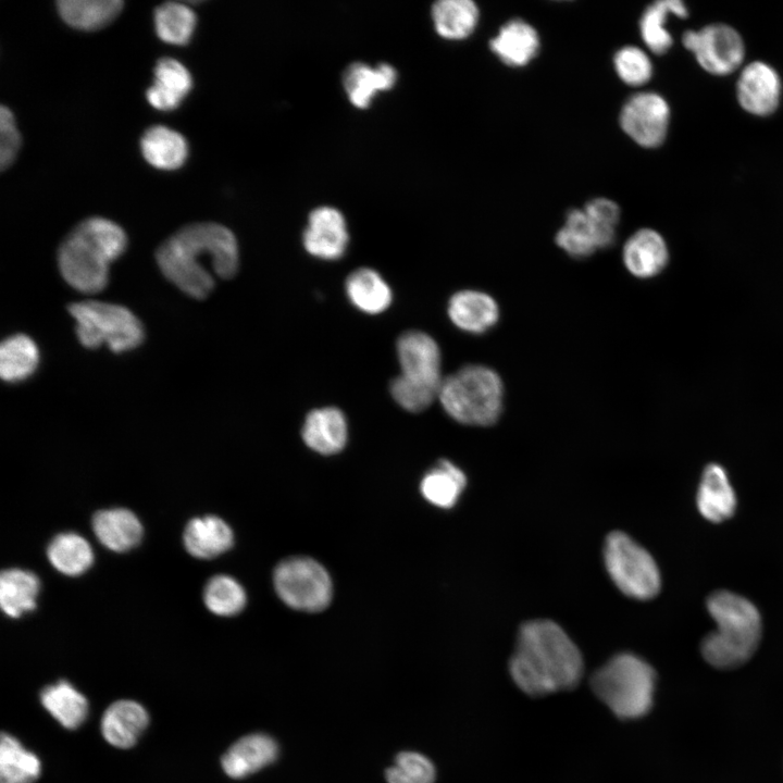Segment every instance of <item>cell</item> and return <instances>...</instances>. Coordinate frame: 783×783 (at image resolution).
Wrapping results in <instances>:
<instances>
[{"mask_svg":"<svg viewBox=\"0 0 783 783\" xmlns=\"http://www.w3.org/2000/svg\"><path fill=\"white\" fill-rule=\"evenodd\" d=\"M156 259L167 281L185 295L202 300L214 289L216 277L229 279L236 275L239 250L227 227L202 222L171 235L157 249Z\"/></svg>","mask_w":783,"mask_h":783,"instance_id":"1","label":"cell"},{"mask_svg":"<svg viewBox=\"0 0 783 783\" xmlns=\"http://www.w3.org/2000/svg\"><path fill=\"white\" fill-rule=\"evenodd\" d=\"M515 686L542 697L574 688L584 672L582 654L566 631L551 620L524 622L508 662Z\"/></svg>","mask_w":783,"mask_h":783,"instance_id":"2","label":"cell"},{"mask_svg":"<svg viewBox=\"0 0 783 783\" xmlns=\"http://www.w3.org/2000/svg\"><path fill=\"white\" fill-rule=\"evenodd\" d=\"M127 237L116 223L94 216L77 224L62 240L58 266L63 279L86 295L102 291L110 264L125 251Z\"/></svg>","mask_w":783,"mask_h":783,"instance_id":"3","label":"cell"},{"mask_svg":"<svg viewBox=\"0 0 783 783\" xmlns=\"http://www.w3.org/2000/svg\"><path fill=\"white\" fill-rule=\"evenodd\" d=\"M707 609L717 624L701 642L704 659L718 669L742 666L755 654L761 637V617L748 599L726 591L711 594Z\"/></svg>","mask_w":783,"mask_h":783,"instance_id":"4","label":"cell"},{"mask_svg":"<svg viewBox=\"0 0 783 783\" xmlns=\"http://www.w3.org/2000/svg\"><path fill=\"white\" fill-rule=\"evenodd\" d=\"M657 674L642 657L619 652L594 671L595 696L620 720H637L652 708Z\"/></svg>","mask_w":783,"mask_h":783,"instance_id":"5","label":"cell"},{"mask_svg":"<svg viewBox=\"0 0 783 783\" xmlns=\"http://www.w3.org/2000/svg\"><path fill=\"white\" fill-rule=\"evenodd\" d=\"M400 374L390 383L394 400L409 412H420L438 397L442 376L440 349L433 337L408 331L396 344Z\"/></svg>","mask_w":783,"mask_h":783,"instance_id":"6","label":"cell"},{"mask_svg":"<svg viewBox=\"0 0 783 783\" xmlns=\"http://www.w3.org/2000/svg\"><path fill=\"white\" fill-rule=\"evenodd\" d=\"M504 394L502 380L495 370L470 364L444 378L437 399L455 421L489 426L501 414Z\"/></svg>","mask_w":783,"mask_h":783,"instance_id":"7","label":"cell"},{"mask_svg":"<svg viewBox=\"0 0 783 783\" xmlns=\"http://www.w3.org/2000/svg\"><path fill=\"white\" fill-rule=\"evenodd\" d=\"M75 320L82 346L98 349L107 344L114 353L130 351L145 340L141 321L126 307L98 300H83L67 307Z\"/></svg>","mask_w":783,"mask_h":783,"instance_id":"8","label":"cell"},{"mask_svg":"<svg viewBox=\"0 0 783 783\" xmlns=\"http://www.w3.org/2000/svg\"><path fill=\"white\" fill-rule=\"evenodd\" d=\"M604 561L609 576L626 596L646 600L661 586L660 572L651 555L623 532H611L604 545Z\"/></svg>","mask_w":783,"mask_h":783,"instance_id":"9","label":"cell"},{"mask_svg":"<svg viewBox=\"0 0 783 783\" xmlns=\"http://www.w3.org/2000/svg\"><path fill=\"white\" fill-rule=\"evenodd\" d=\"M274 586L289 607L302 611H320L332 599V581L319 562L307 557L282 561L274 572Z\"/></svg>","mask_w":783,"mask_h":783,"instance_id":"10","label":"cell"},{"mask_svg":"<svg viewBox=\"0 0 783 783\" xmlns=\"http://www.w3.org/2000/svg\"><path fill=\"white\" fill-rule=\"evenodd\" d=\"M682 44L695 55L699 65L713 75L733 73L745 58L742 36L726 24H711L699 30H687L683 34Z\"/></svg>","mask_w":783,"mask_h":783,"instance_id":"11","label":"cell"},{"mask_svg":"<svg viewBox=\"0 0 783 783\" xmlns=\"http://www.w3.org/2000/svg\"><path fill=\"white\" fill-rule=\"evenodd\" d=\"M619 122L623 132L636 144L645 148H656L667 137L670 108L659 94L638 92L623 104Z\"/></svg>","mask_w":783,"mask_h":783,"instance_id":"12","label":"cell"},{"mask_svg":"<svg viewBox=\"0 0 783 783\" xmlns=\"http://www.w3.org/2000/svg\"><path fill=\"white\" fill-rule=\"evenodd\" d=\"M781 94L782 83L778 72L762 61L747 64L736 83L739 105L758 116L772 114L779 107Z\"/></svg>","mask_w":783,"mask_h":783,"instance_id":"13","label":"cell"},{"mask_svg":"<svg viewBox=\"0 0 783 783\" xmlns=\"http://www.w3.org/2000/svg\"><path fill=\"white\" fill-rule=\"evenodd\" d=\"M349 233L344 215L335 208L314 209L302 235L306 251L322 260H337L346 252Z\"/></svg>","mask_w":783,"mask_h":783,"instance_id":"14","label":"cell"},{"mask_svg":"<svg viewBox=\"0 0 783 783\" xmlns=\"http://www.w3.org/2000/svg\"><path fill=\"white\" fill-rule=\"evenodd\" d=\"M451 323L459 330L480 335L496 325L499 307L488 294L474 289H464L453 294L447 306Z\"/></svg>","mask_w":783,"mask_h":783,"instance_id":"15","label":"cell"},{"mask_svg":"<svg viewBox=\"0 0 783 783\" xmlns=\"http://www.w3.org/2000/svg\"><path fill=\"white\" fill-rule=\"evenodd\" d=\"M622 260L635 277L650 278L659 274L669 261L663 237L651 228H641L624 244Z\"/></svg>","mask_w":783,"mask_h":783,"instance_id":"16","label":"cell"},{"mask_svg":"<svg viewBox=\"0 0 783 783\" xmlns=\"http://www.w3.org/2000/svg\"><path fill=\"white\" fill-rule=\"evenodd\" d=\"M277 753V744L269 735L249 734L228 748L221 759V765L228 776L241 779L272 763Z\"/></svg>","mask_w":783,"mask_h":783,"instance_id":"17","label":"cell"},{"mask_svg":"<svg viewBox=\"0 0 783 783\" xmlns=\"http://www.w3.org/2000/svg\"><path fill=\"white\" fill-rule=\"evenodd\" d=\"M149 723L147 710L137 701L124 699L111 704L104 711L100 729L104 739L117 748L136 744Z\"/></svg>","mask_w":783,"mask_h":783,"instance_id":"18","label":"cell"},{"mask_svg":"<svg viewBox=\"0 0 783 783\" xmlns=\"http://www.w3.org/2000/svg\"><path fill=\"white\" fill-rule=\"evenodd\" d=\"M301 435L312 450L322 455L337 453L347 443L346 417L334 407L314 409L307 415Z\"/></svg>","mask_w":783,"mask_h":783,"instance_id":"19","label":"cell"},{"mask_svg":"<svg viewBox=\"0 0 783 783\" xmlns=\"http://www.w3.org/2000/svg\"><path fill=\"white\" fill-rule=\"evenodd\" d=\"M696 502L700 514L710 522H722L732 517L736 508V495L721 465L710 463L706 467Z\"/></svg>","mask_w":783,"mask_h":783,"instance_id":"20","label":"cell"},{"mask_svg":"<svg viewBox=\"0 0 783 783\" xmlns=\"http://www.w3.org/2000/svg\"><path fill=\"white\" fill-rule=\"evenodd\" d=\"M91 524L100 543L116 552L137 546L144 533L139 519L125 508L100 510L94 514Z\"/></svg>","mask_w":783,"mask_h":783,"instance_id":"21","label":"cell"},{"mask_svg":"<svg viewBox=\"0 0 783 783\" xmlns=\"http://www.w3.org/2000/svg\"><path fill=\"white\" fill-rule=\"evenodd\" d=\"M489 48L505 64L520 67L537 54L539 37L532 25L515 18L500 27L489 41Z\"/></svg>","mask_w":783,"mask_h":783,"instance_id":"22","label":"cell"},{"mask_svg":"<svg viewBox=\"0 0 783 783\" xmlns=\"http://www.w3.org/2000/svg\"><path fill=\"white\" fill-rule=\"evenodd\" d=\"M192 86L191 75L177 60L160 59L154 67L153 84L147 90V100L156 109H175Z\"/></svg>","mask_w":783,"mask_h":783,"instance_id":"23","label":"cell"},{"mask_svg":"<svg viewBox=\"0 0 783 783\" xmlns=\"http://www.w3.org/2000/svg\"><path fill=\"white\" fill-rule=\"evenodd\" d=\"M183 537L187 551L200 559L217 557L234 543L232 529L215 515L191 519L185 527Z\"/></svg>","mask_w":783,"mask_h":783,"instance_id":"24","label":"cell"},{"mask_svg":"<svg viewBox=\"0 0 783 783\" xmlns=\"http://www.w3.org/2000/svg\"><path fill=\"white\" fill-rule=\"evenodd\" d=\"M397 79L395 69L389 64L372 67L365 63L350 64L343 76V84L350 102L360 109L370 105L378 91L390 89Z\"/></svg>","mask_w":783,"mask_h":783,"instance_id":"25","label":"cell"},{"mask_svg":"<svg viewBox=\"0 0 783 783\" xmlns=\"http://www.w3.org/2000/svg\"><path fill=\"white\" fill-rule=\"evenodd\" d=\"M345 289L349 301L368 314L384 312L393 301L389 285L373 269L361 268L350 273Z\"/></svg>","mask_w":783,"mask_h":783,"instance_id":"26","label":"cell"},{"mask_svg":"<svg viewBox=\"0 0 783 783\" xmlns=\"http://www.w3.org/2000/svg\"><path fill=\"white\" fill-rule=\"evenodd\" d=\"M144 158L152 166L175 170L183 165L188 154L186 139L171 128L157 125L148 128L141 137Z\"/></svg>","mask_w":783,"mask_h":783,"instance_id":"27","label":"cell"},{"mask_svg":"<svg viewBox=\"0 0 783 783\" xmlns=\"http://www.w3.org/2000/svg\"><path fill=\"white\" fill-rule=\"evenodd\" d=\"M40 701L44 708L65 729H77L88 716L86 697L64 680L42 688Z\"/></svg>","mask_w":783,"mask_h":783,"instance_id":"28","label":"cell"},{"mask_svg":"<svg viewBox=\"0 0 783 783\" xmlns=\"http://www.w3.org/2000/svg\"><path fill=\"white\" fill-rule=\"evenodd\" d=\"M39 350L25 334L7 337L0 346V375L4 382L20 383L29 378L39 365Z\"/></svg>","mask_w":783,"mask_h":783,"instance_id":"29","label":"cell"},{"mask_svg":"<svg viewBox=\"0 0 783 783\" xmlns=\"http://www.w3.org/2000/svg\"><path fill=\"white\" fill-rule=\"evenodd\" d=\"M40 583L36 574L22 569H7L0 575V605L12 618L36 608Z\"/></svg>","mask_w":783,"mask_h":783,"instance_id":"30","label":"cell"},{"mask_svg":"<svg viewBox=\"0 0 783 783\" xmlns=\"http://www.w3.org/2000/svg\"><path fill=\"white\" fill-rule=\"evenodd\" d=\"M670 14L685 18L688 10L681 0H658L648 5L641 17L642 39L647 48L656 54L666 53L673 44L672 36L666 28Z\"/></svg>","mask_w":783,"mask_h":783,"instance_id":"31","label":"cell"},{"mask_svg":"<svg viewBox=\"0 0 783 783\" xmlns=\"http://www.w3.org/2000/svg\"><path fill=\"white\" fill-rule=\"evenodd\" d=\"M480 17L477 5L471 0H439L432 7V18L439 36L449 40L469 37Z\"/></svg>","mask_w":783,"mask_h":783,"instance_id":"32","label":"cell"},{"mask_svg":"<svg viewBox=\"0 0 783 783\" xmlns=\"http://www.w3.org/2000/svg\"><path fill=\"white\" fill-rule=\"evenodd\" d=\"M120 0H59L57 9L72 27L95 30L111 23L121 12Z\"/></svg>","mask_w":783,"mask_h":783,"instance_id":"33","label":"cell"},{"mask_svg":"<svg viewBox=\"0 0 783 783\" xmlns=\"http://www.w3.org/2000/svg\"><path fill=\"white\" fill-rule=\"evenodd\" d=\"M41 773V762L21 742L2 733L0 744V782L34 783Z\"/></svg>","mask_w":783,"mask_h":783,"instance_id":"34","label":"cell"},{"mask_svg":"<svg viewBox=\"0 0 783 783\" xmlns=\"http://www.w3.org/2000/svg\"><path fill=\"white\" fill-rule=\"evenodd\" d=\"M465 484L467 477L461 469L448 460H440L424 475L421 493L432 505L450 508L456 505Z\"/></svg>","mask_w":783,"mask_h":783,"instance_id":"35","label":"cell"},{"mask_svg":"<svg viewBox=\"0 0 783 783\" xmlns=\"http://www.w3.org/2000/svg\"><path fill=\"white\" fill-rule=\"evenodd\" d=\"M556 244L572 258H586L602 249L596 227L583 209L568 212L564 225L556 234Z\"/></svg>","mask_w":783,"mask_h":783,"instance_id":"36","label":"cell"},{"mask_svg":"<svg viewBox=\"0 0 783 783\" xmlns=\"http://www.w3.org/2000/svg\"><path fill=\"white\" fill-rule=\"evenodd\" d=\"M47 556L59 572L70 576L84 573L94 562V552L89 543L72 532L53 537L47 548Z\"/></svg>","mask_w":783,"mask_h":783,"instance_id":"37","label":"cell"},{"mask_svg":"<svg viewBox=\"0 0 783 783\" xmlns=\"http://www.w3.org/2000/svg\"><path fill=\"white\" fill-rule=\"evenodd\" d=\"M154 26L157 35L163 41L185 45L194 33L196 14L181 2H164L154 10Z\"/></svg>","mask_w":783,"mask_h":783,"instance_id":"38","label":"cell"},{"mask_svg":"<svg viewBox=\"0 0 783 783\" xmlns=\"http://www.w3.org/2000/svg\"><path fill=\"white\" fill-rule=\"evenodd\" d=\"M203 601L207 608L216 616L229 617L240 612L246 604L243 586L232 576L220 574L213 576L206 585Z\"/></svg>","mask_w":783,"mask_h":783,"instance_id":"39","label":"cell"},{"mask_svg":"<svg viewBox=\"0 0 783 783\" xmlns=\"http://www.w3.org/2000/svg\"><path fill=\"white\" fill-rule=\"evenodd\" d=\"M436 771L433 762L425 756L413 753H400L395 763L386 770L388 783H434Z\"/></svg>","mask_w":783,"mask_h":783,"instance_id":"40","label":"cell"},{"mask_svg":"<svg viewBox=\"0 0 783 783\" xmlns=\"http://www.w3.org/2000/svg\"><path fill=\"white\" fill-rule=\"evenodd\" d=\"M614 70L626 85H645L652 76V63L647 53L638 47L625 46L613 57Z\"/></svg>","mask_w":783,"mask_h":783,"instance_id":"41","label":"cell"},{"mask_svg":"<svg viewBox=\"0 0 783 783\" xmlns=\"http://www.w3.org/2000/svg\"><path fill=\"white\" fill-rule=\"evenodd\" d=\"M584 212L596 227L602 249L610 247L616 240V229L620 220L619 206L607 198L589 200Z\"/></svg>","mask_w":783,"mask_h":783,"instance_id":"42","label":"cell"},{"mask_svg":"<svg viewBox=\"0 0 783 783\" xmlns=\"http://www.w3.org/2000/svg\"><path fill=\"white\" fill-rule=\"evenodd\" d=\"M21 146V136L11 110L0 109V167L5 170L14 161Z\"/></svg>","mask_w":783,"mask_h":783,"instance_id":"43","label":"cell"}]
</instances>
